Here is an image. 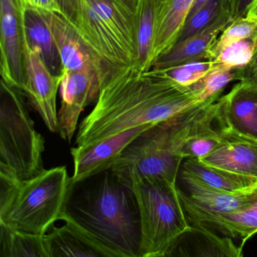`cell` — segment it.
<instances>
[{
    "label": "cell",
    "instance_id": "6da1fadb",
    "mask_svg": "<svg viewBox=\"0 0 257 257\" xmlns=\"http://www.w3.org/2000/svg\"><path fill=\"white\" fill-rule=\"evenodd\" d=\"M202 102L193 85H181L162 70H111L100 84L94 109L79 124L76 146L97 142L138 126L157 124Z\"/></svg>",
    "mask_w": 257,
    "mask_h": 257
},
{
    "label": "cell",
    "instance_id": "7a4b0ae2",
    "mask_svg": "<svg viewBox=\"0 0 257 257\" xmlns=\"http://www.w3.org/2000/svg\"><path fill=\"white\" fill-rule=\"evenodd\" d=\"M61 220L77 227L110 257H142L138 201L111 169L71 183Z\"/></svg>",
    "mask_w": 257,
    "mask_h": 257
},
{
    "label": "cell",
    "instance_id": "3957f363",
    "mask_svg": "<svg viewBox=\"0 0 257 257\" xmlns=\"http://www.w3.org/2000/svg\"><path fill=\"white\" fill-rule=\"evenodd\" d=\"M221 94L161 121L138 135L111 170L123 182L133 177H158L177 183L183 147L207 106Z\"/></svg>",
    "mask_w": 257,
    "mask_h": 257
},
{
    "label": "cell",
    "instance_id": "277c9868",
    "mask_svg": "<svg viewBox=\"0 0 257 257\" xmlns=\"http://www.w3.org/2000/svg\"><path fill=\"white\" fill-rule=\"evenodd\" d=\"M70 185L64 166L45 169L23 181L0 176V223L44 235L61 219Z\"/></svg>",
    "mask_w": 257,
    "mask_h": 257
},
{
    "label": "cell",
    "instance_id": "5b68a950",
    "mask_svg": "<svg viewBox=\"0 0 257 257\" xmlns=\"http://www.w3.org/2000/svg\"><path fill=\"white\" fill-rule=\"evenodd\" d=\"M77 31L108 73L136 67L138 31L131 0H82Z\"/></svg>",
    "mask_w": 257,
    "mask_h": 257
},
{
    "label": "cell",
    "instance_id": "8992f818",
    "mask_svg": "<svg viewBox=\"0 0 257 257\" xmlns=\"http://www.w3.org/2000/svg\"><path fill=\"white\" fill-rule=\"evenodd\" d=\"M0 176L23 181L44 171V138L34 121L20 90L1 82Z\"/></svg>",
    "mask_w": 257,
    "mask_h": 257
},
{
    "label": "cell",
    "instance_id": "52a82bcc",
    "mask_svg": "<svg viewBox=\"0 0 257 257\" xmlns=\"http://www.w3.org/2000/svg\"><path fill=\"white\" fill-rule=\"evenodd\" d=\"M135 193L141 213L142 257L166 256L189 224L177 183L158 177H133L124 182Z\"/></svg>",
    "mask_w": 257,
    "mask_h": 257
},
{
    "label": "cell",
    "instance_id": "ba28073f",
    "mask_svg": "<svg viewBox=\"0 0 257 257\" xmlns=\"http://www.w3.org/2000/svg\"><path fill=\"white\" fill-rule=\"evenodd\" d=\"M27 50L23 7L18 0H0V73L3 82L22 91Z\"/></svg>",
    "mask_w": 257,
    "mask_h": 257
},
{
    "label": "cell",
    "instance_id": "9c48e42d",
    "mask_svg": "<svg viewBox=\"0 0 257 257\" xmlns=\"http://www.w3.org/2000/svg\"><path fill=\"white\" fill-rule=\"evenodd\" d=\"M55 39L64 71H89L96 73L100 84L108 73L100 58L76 28L62 15L40 10Z\"/></svg>",
    "mask_w": 257,
    "mask_h": 257
},
{
    "label": "cell",
    "instance_id": "30bf717a",
    "mask_svg": "<svg viewBox=\"0 0 257 257\" xmlns=\"http://www.w3.org/2000/svg\"><path fill=\"white\" fill-rule=\"evenodd\" d=\"M155 124H145L124 131L109 138L70 150L73 171L71 183H77L111 169L124 149L143 132Z\"/></svg>",
    "mask_w": 257,
    "mask_h": 257
},
{
    "label": "cell",
    "instance_id": "8fae6325",
    "mask_svg": "<svg viewBox=\"0 0 257 257\" xmlns=\"http://www.w3.org/2000/svg\"><path fill=\"white\" fill-rule=\"evenodd\" d=\"M60 88L61 106L58 115V133L70 144L82 111L98 98L100 79L92 72L64 71Z\"/></svg>",
    "mask_w": 257,
    "mask_h": 257
},
{
    "label": "cell",
    "instance_id": "7c38bea8",
    "mask_svg": "<svg viewBox=\"0 0 257 257\" xmlns=\"http://www.w3.org/2000/svg\"><path fill=\"white\" fill-rule=\"evenodd\" d=\"M63 77L64 74H53L40 55L28 46L26 76L22 93L52 133H58L57 94Z\"/></svg>",
    "mask_w": 257,
    "mask_h": 257
},
{
    "label": "cell",
    "instance_id": "4fadbf2b",
    "mask_svg": "<svg viewBox=\"0 0 257 257\" xmlns=\"http://www.w3.org/2000/svg\"><path fill=\"white\" fill-rule=\"evenodd\" d=\"M179 195L189 224H198L222 235L242 240V245L257 233V201L230 212L207 210L190 199L178 186Z\"/></svg>",
    "mask_w": 257,
    "mask_h": 257
},
{
    "label": "cell",
    "instance_id": "5bb4252c",
    "mask_svg": "<svg viewBox=\"0 0 257 257\" xmlns=\"http://www.w3.org/2000/svg\"><path fill=\"white\" fill-rule=\"evenodd\" d=\"M198 159L207 165L257 177V138L237 130L229 119L223 144Z\"/></svg>",
    "mask_w": 257,
    "mask_h": 257
},
{
    "label": "cell",
    "instance_id": "9a60e30c",
    "mask_svg": "<svg viewBox=\"0 0 257 257\" xmlns=\"http://www.w3.org/2000/svg\"><path fill=\"white\" fill-rule=\"evenodd\" d=\"M243 246H238L228 236H220L216 231L190 224L167 252L166 256L240 257Z\"/></svg>",
    "mask_w": 257,
    "mask_h": 257
},
{
    "label": "cell",
    "instance_id": "2e32d148",
    "mask_svg": "<svg viewBox=\"0 0 257 257\" xmlns=\"http://www.w3.org/2000/svg\"><path fill=\"white\" fill-rule=\"evenodd\" d=\"M155 25L150 55L151 69L175 45L194 0H154Z\"/></svg>",
    "mask_w": 257,
    "mask_h": 257
},
{
    "label": "cell",
    "instance_id": "e0dca14e",
    "mask_svg": "<svg viewBox=\"0 0 257 257\" xmlns=\"http://www.w3.org/2000/svg\"><path fill=\"white\" fill-rule=\"evenodd\" d=\"M178 178L184 186V189H180L192 201L212 211H233L257 201V185L243 190L230 192L210 187L186 174L179 173Z\"/></svg>",
    "mask_w": 257,
    "mask_h": 257
},
{
    "label": "cell",
    "instance_id": "ac0fdd59",
    "mask_svg": "<svg viewBox=\"0 0 257 257\" xmlns=\"http://www.w3.org/2000/svg\"><path fill=\"white\" fill-rule=\"evenodd\" d=\"M232 22L228 13L200 34L176 43L153 64L152 69H165L186 63L208 61L209 50L219 34Z\"/></svg>",
    "mask_w": 257,
    "mask_h": 257
},
{
    "label": "cell",
    "instance_id": "d6986e66",
    "mask_svg": "<svg viewBox=\"0 0 257 257\" xmlns=\"http://www.w3.org/2000/svg\"><path fill=\"white\" fill-rule=\"evenodd\" d=\"M49 257H110L101 246L70 222L44 235Z\"/></svg>",
    "mask_w": 257,
    "mask_h": 257
},
{
    "label": "cell",
    "instance_id": "ffe728a7",
    "mask_svg": "<svg viewBox=\"0 0 257 257\" xmlns=\"http://www.w3.org/2000/svg\"><path fill=\"white\" fill-rule=\"evenodd\" d=\"M24 25L28 47L40 55L53 74H64L55 39L41 11L24 9Z\"/></svg>",
    "mask_w": 257,
    "mask_h": 257
},
{
    "label": "cell",
    "instance_id": "44dd1931",
    "mask_svg": "<svg viewBox=\"0 0 257 257\" xmlns=\"http://www.w3.org/2000/svg\"><path fill=\"white\" fill-rule=\"evenodd\" d=\"M179 173L219 190L234 192L257 185V177L207 165L195 158L185 159Z\"/></svg>",
    "mask_w": 257,
    "mask_h": 257
},
{
    "label": "cell",
    "instance_id": "7402d4cb",
    "mask_svg": "<svg viewBox=\"0 0 257 257\" xmlns=\"http://www.w3.org/2000/svg\"><path fill=\"white\" fill-rule=\"evenodd\" d=\"M226 95L227 109L232 125L257 138V92L238 82Z\"/></svg>",
    "mask_w": 257,
    "mask_h": 257
},
{
    "label": "cell",
    "instance_id": "603a6c76",
    "mask_svg": "<svg viewBox=\"0 0 257 257\" xmlns=\"http://www.w3.org/2000/svg\"><path fill=\"white\" fill-rule=\"evenodd\" d=\"M44 235L19 231L0 223V257H49Z\"/></svg>",
    "mask_w": 257,
    "mask_h": 257
},
{
    "label": "cell",
    "instance_id": "cb8c5ba5",
    "mask_svg": "<svg viewBox=\"0 0 257 257\" xmlns=\"http://www.w3.org/2000/svg\"><path fill=\"white\" fill-rule=\"evenodd\" d=\"M138 31V56L137 70H151L150 55L153 46L155 25L154 0H131Z\"/></svg>",
    "mask_w": 257,
    "mask_h": 257
},
{
    "label": "cell",
    "instance_id": "d4e9b609",
    "mask_svg": "<svg viewBox=\"0 0 257 257\" xmlns=\"http://www.w3.org/2000/svg\"><path fill=\"white\" fill-rule=\"evenodd\" d=\"M225 13H228L225 0H209L193 15L187 18L176 43L202 32Z\"/></svg>",
    "mask_w": 257,
    "mask_h": 257
},
{
    "label": "cell",
    "instance_id": "484cf974",
    "mask_svg": "<svg viewBox=\"0 0 257 257\" xmlns=\"http://www.w3.org/2000/svg\"><path fill=\"white\" fill-rule=\"evenodd\" d=\"M257 36V20L244 17L233 21L217 37L209 50L208 61H213L226 46Z\"/></svg>",
    "mask_w": 257,
    "mask_h": 257
},
{
    "label": "cell",
    "instance_id": "4316f807",
    "mask_svg": "<svg viewBox=\"0 0 257 257\" xmlns=\"http://www.w3.org/2000/svg\"><path fill=\"white\" fill-rule=\"evenodd\" d=\"M221 65L222 64L215 61H195L159 70H162L167 76L178 83L189 86L201 80L206 75Z\"/></svg>",
    "mask_w": 257,
    "mask_h": 257
},
{
    "label": "cell",
    "instance_id": "83f0119b",
    "mask_svg": "<svg viewBox=\"0 0 257 257\" xmlns=\"http://www.w3.org/2000/svg\"><path fill=\"white\" fill-rule=\"evenodd\" d=\"M257 44V36L235 42L222 49L213 61L235 70L247 64Z\"/></svg>",
    "mask_w": 257,
    "mask_h": 257
},
{
    "label": "cell",
    "instance_id": "f1b7e54d",
    "mask_svg": "<svg viewBox=\"0 0 257 257\" xmlns=\"http://www.w3.org/2000/svg\"><path fill=\"white\" fill-rule=\"evenodd\" d=\"M232 81H235L234 70L222 64L193 85L199 91L201 100L204 101L222 94L225 87Z\"/></svg>",
    "mask_w": 257,
    "mask_h": 257
},
{
    "label": "cell",
    "instance_id": "f546056e",
    "mask_svg": "<svg viewBox=\"0 0 257 257\" xmlns=\"http://www.w3.org/2000/svg\"><path fill=\"white\" fill-rule=\"evenodd\" d=\"M235 81L257 92V44L247 64L234 70Z\"/></svg>",
    "mask_w": 257,
    "mask_h": 257
},
{
    "label": "cell",
    "instance_id": "4dcf8cb0",
    "mask_svg": "<svg viewBox=\"0 0 257 257\" xmlns=\"http://www.w3.org/2000/svg\"><path fill=\"white\" fill-rule=\"evenodd\" d=\"M57 2L62 12V16L76 29H79L82 0H57Z\"/></svg>",
    "mask_w": 257,
    "mask_h": 257
},
{
    "label": "cell",
    "instance_id": "1f68e13d",
    "mask_svg": "<svg viewBox=\"0 0 257 257\" xmlns=\"http://www.w3.org/2000/svg\"><path fill=\"white\" fill-rule=\"evenodd\" d=\"M24 9L43 10L62 15L57 0H18Z\"/></svg>",
    "mask_w": 257,
    "mask_h": 257
},
{
    "label": "cell",
    "instance_id": "d6a6232c",
    "mask_svg": "<svg viewBox=\"0 0 257 257\" xmlns=\"http://www.w3.org/2000/svg\"><path fill=\"white\" fill-rule=\"evenodd\" d=\"M252 1L253 0H225L227 12L232 22L246 17Z\"/></svg>",
    "mask_w": 257,
    "mask_h": 257
},
{
    "label": "cell",
    "instance_id": "836d02e7",
    "mask_svg": "<svg viewBox=\"0 0 257 257\" xmlns=\"http://www.w3.org/2000/svg\"><path fill=\"white\" fill-rule=\"evenodd\" d=\"M246 17L248 19L257 20V0H253L251 5L249 6Z\"/></svg>",
    "mask_w": 257,
    "mask_h": 257
},
{
    "label": "cell",
    "instance_id": "e575fe53",
    "mask_svg": "<svg viewBox=\"0 0 257 257\" xmlns=\"http://www.w3.org/2000/svg\"><path fill=\"white\" fill-rule=\"evenodd\" d=\"M208 1L209 0H194L193 4H192V7H191L190 11H189L187 18L193 15L197 10H199L201 7H202L204 4H207Z\"/></svg>",
    "mask_w": 257,
    "mask_h": 257
}]
</instances>
